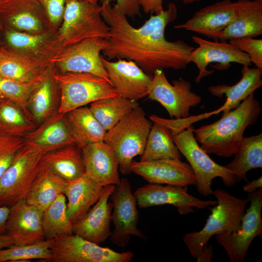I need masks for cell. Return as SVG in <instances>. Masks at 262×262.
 I'll list each match as a JSON object with an SVG mask.
<instances>
[{"label":"cell","instance_id":"cell-51","mask_svg":"<svg viewBox=\"0 0 262 262\" xmlns=\"http://www.w3.org/2000/svg\"><path fill=\"white\" fill-rule=\"evenodd\" d=\"M86 0L90 2L93 3H98V2L99 1H100V0Z\"/></svg>","mask_w":262,"mask_h":262},{"label":"cell","instance_id":"cell-34","mask_svg":"<svg viewBox=\"0 0 262 262\" xmlns=\"http://www.w3.org/2000/svg\"><path fill=\"white\" fill-rule=\"evenodd\" d=\"M152 122L153 123L140 161L164 158L180 160L181 154L173 141L170 130L160 123Z\"/></svg>","mask_w":262,"mask_h":262},{"label":"cell","instance_id":"cell-46","mask_svg":"<svg viewBox=\"0 0 262 262\" xmlns=\"http://www.w3.org/2000/svg\"><path fill=\"white\" fill-rule=\"evenodd\" d=\"M262 188V177L260 176L258 179L247 182L243 186L244 192L251 193L259 188Z\"/></svg>","mask_w":262,"mask_h":262},{"label":"cell","instance_id":"cell-30","mask_svg":"<svg viewBox=\"0 0 262 262\" xmlns=\"http://www.w3.org/2000/svg\"><path fill=\"white\" fill-rule=\"evenodd\" d=\"M42 162L67 182L84 175L82 148L75 144L43 154Z\"/></svg>","mask_w":262,"mask_h":262},{"label":"cell","instance_id":"cell-13","mask_svg":"<svg viewBox=\"0 0 262 262\" xmlns=\"http://www.w3.org/2000/svg\"><path fill=\"white\" fill-rule=\"evenodd\" d=\"M110 197L113 205L111 221L114 226L109 238L111 242L124 247L129 243L131 235L146 239L145 235L137 227L139 212L137 201L129 181L122 179L115 186Z\"/></svg>","mask_w":262,"mask_h":262},{"label":"cell","instance_id":"cell-11","mask_svg":"<svg viewBox=\"0 0 262 262\" xmlns=\"http://www.w3.org/2000/svg\"><path fill=\"white\" fill-rule=\"evenodd\" d=\"M191 83L180 79L170 83L164 70L158 69L152 75L148 87L147 96L149 99L160 103L171 117L178 118L190 116L192 107L202 101L201 96L193 92Z\"/></svg>","mask_w":262,"mask_h":262},{"label":"cell","instance_id":"cell-22","mask_svg":"<svg viewBox=\"0 0 262 262\" xmlns=\"http://www.w3.org/2000/svg\"><path fill=\"white\" fill-rule=\"evenodd\" d=\"M237 15L235 1L223 0L197 11L185 23L174 28L184 29L214 39Z\"/></svg>","mask_w":262,"mask_h":262},{"label":"cell","instance_id":"cell-39","mask_svg":"<svg viewBox=\"0 0 262 262\" xmlns=\"http://www.w3.org/2000/svg\"><path fill=\"white\" fill-rule=\"evenodd\" d=\"M46 74L30 82H19L0 76V94L6 99L19 105L31 118L27 108V102L32 92Z\"/></svg>","mask_w":262,"mask_h":262},{"label":"cell","instance_id":"cell-31","mask_svg":"<svg viewBox=\"0 0 262 262\" xmlns=\"http://www.w3.org/2000/svg\"><path fill=\"white\" fill-rule=\"evenodd\" d=\"M75 145L84 146L104 141L106 131L96 118L89 107L82 106L66 114Z\"/></svg>","mask_w":262,"mask_h":262},{"label":"cell","instance_id":"cell-50","mask_svg":"<svg viewBox=\"0 0 262 262\" xmlns=\"http://www.w3.org/2000/svg\"><path fill=\"white\" fill-rule=\"evenodd\" d=\"M3 25L2 22L1 20V18L0 17V33H1V32L3 31ZM1 45H2V42H1V41L0 38V46H1Z\"/></svg>","mask_w":262,"mask_h":262},{"label":"cell","instance_id":"cell-1","mask_svg":"<svg viewBox=\"0 0 262 262\" xmlns=\"http://www.w3.org/2000/svg\"><path fill=\"white\" fill-rule=\"evenodd\" d=\"M101 15L110 27V37L102 51L108 60L124 59L135 62L146 73L152 76L158 69L186 68L195 49L184 41L167 40L166 26L178 16L176 5L170 2L158 14H151L138 28L127 16L115 11L111 3H101Z\"/></svg>","mask_w":262,"mask_h":262},{"label":"cell","instance_id":"cell-15","mask_svg":"<svg viewBox=\"0 0 262 262\" xmlns=\"http://www.w3.org/2000/svg\"><path fill=\"white\" fill-rule=\"evenodd\" d=\"M193 41L198 45L195 48L190 56V62L195 64L198 73L195 82L198 83L203 78L213 73V70L207 69L212 63H217L215 68L227 69L231 63L241 64L243 66H251L252 63L247 54L237 47L227 41H212L193 35Z\"/></svg>","mask_w":262,"mask_h":262},{"label":"cell","instance_id":"cell-24","mask_svg":"<svg viewBox=\"0 0 262 262\" xmlns=\"http://www.w3.org/2000/svg\"><path fill=\"white\" fill-rule=\"evenodd\" d=\"M23 139L25 144L37 147L43 154L75 144L66 114L58 112L37 126Z\"/></svg>","mask_w":262,"mask_h":262},{"label":"cell","instance_id":"cell-53","mask_svg":"<svg viewBox=\"0 0 262 262\" xmlns=\"http://www.w3.org/2000/svg\"><path fill=\"white\" fill-rule=\"evenodd\" d=\"M0 51H1V46H0Z\"/></svg>","mask_w":262,"mask_h":262},{"label":"cell","instance_id":"cell-55","mask_svg":"<svg viewBox=\"0 0 262 262\" xmlns=\"http://www.w3.org/2000/svg\"></svg>","mask_w":262,"mask_h":262},{"label":"cell","instance_id":"cell-49","mask_svg":"<svg viewBox=\"0 0 262 262\" xmlns=\"http://www.w3.org/2000/svg\"><path fill=\"white\" fill-rule=\"evenodd\" d=\"M182 2L184 4H190L196 1H199L201 0H179Z\"/></svg>","mask_w":262,"mask_h":262},{"label":"cell","instance_id":"cell-28","mask_svg":"<svg viewBox=\"0 0 262 262\" xmlns=\"http://www.w3.org/2000/svg\"><path fill=\"white\" fill-rule=\"evenodd\" d=\"M242 77L233 85L219 84L209 87V92L214 97L222 98L225 95L227 99L222 106L223 113L237 107L250 94L262 86V69L258 67L250 68L243 66L241 69Z\"/></svg>","mask_w":262,"mask_h":262},{"label":"cell","instance_id":"cell-45","mask_svg":"<svg viewBox=\"0 0 262 262\" xmlns=\"http://www.w3.org/2000/svg\"><path fill=\"white\" fill-rule=\"evenodd\" d=\"M10 209L8 206H0V234H6V224Z\"/></svg>","mask_w":262,"mask_h":262},{"label":"cell","instance_id":"cell-40","mask_svg":"<svg viewBox=\"0 0 262 262\" xmlns=\"http://www.w3.org/2000/svg\"><path fill=\"white\" fill-rule=\"evenodd\" d=\"M24 145L23 138L0 134V178Z\"/></svg>","mask_w":262,"mask_h":262},{"label":"cell","instance_id":"cell-5","mask_svg":"<svg viewBox=\"0 0 262 262\" xmlns=\"http://www.w3.org/2000/svg\"><path fill=\"white\" fill-rule=\"evenodd\" d=\"M110 29L102 16L101 5L84 0H67L56 34L63 49L88 38L107 39Z\"/></svg>","mask_w":262,"mask_h":262},{"label":"cell","instance_id":"cell-12","mask_svg":"<svg viewBox=\"0 0 262 262\" xmlns=\"http://www.w3.org/2000/svg\"><path fill=\"white\" fill-rule=\"evenodd\" d=\"M106 46L105 39L88 38L65 47L51 63L61 73H89L110 81L100 54Z\"/></svg>","mask_w":262,"mask_h":262},{"label":"cell","instance_id":"cell-2","mask_svg":"<svg viewBox=\"0 0 262 262\" xmlns=\"http://www.w3.org/2000/svg\"><path fill=\"white\" fill-rule=\"evenodd\" d=\"M261 112L260 103L252 93L237 107L223 113L217 121L193 128V131L208 154L230 157L237 151L246 128L257 122Z\"/></svg>","mask_w":262,"mask_h":262},{"label":"cell","instance_id":"cell-4","mask_svg":"<svg viewBox=\"0 0 262 262\" xmlns=\"http://www.w3.org/2000/svg\"><path fill=\"white\" fill-rule=\"evenodd\" d=\"M152 123L138 106L106 131L104 142L115 155L122 174H130L133 158L143 153Z\"/></svg>","mask_w":262,"mask_h":262},{"label":"cell","instance_id":"cell-7","mask_svg":"<svg viewBox=\"0 0 262 262\" xmlns=\"http://www.w3.org/2000/svg\"><path fill=\"white\" fill-rule=\"evenodd\" d=\"M53 76L60 89L59 113L66 114L98 99L118 97L110 81L91 73H61L55 67Z\"/></svg>","mask_w":262,"mask_h":262},{"label":"cell","instance_id":"cell-36","mask_svg":"<svg viewBox=\"0 0 262 262\" xmlns=\"http://www.w3.org/2000/svg\"><path fill=\"white\" fill-rule=\"evenodd\" d=\"M36 127L16 103L7 99L0 103V134L23 138Z\"/></svg>","mask_w":262,"mask_h":262},{"label":"cell","instance_id":"cell-16","mask_svg":"<svg viewBox=\"0 0 262 262\" xmlns=\"http://www.w3.org/2000/svg\"><path fill=\"white\" fill-rule=\"evenodd\" d=\"M140 208L165 204L175 207L180 214L186 215L195 211L214 206L216 200H202L190 195L187 186L162 185L149 183L137 188L133 193Z\"/></svg>","mask_w":262,"mask_h":262},{"label":"cell","instance_id":"cell-20","mask_svg":"<svg viewBox=\"0 0 262 262\" xmlns=\"http://www.w3.org/2000/svg\"><path fill=\"white\" fill-rule=\"evenodd\" d=\"M43 212L20 200L10 207L6 224V234L14 245L33 244L45 238L42 223Z\"/></svg>","mask_w":262,"mask_h":262},{"label":"cell","instance_id":"cell-47","mask_svg":"<svg viewBox=\"0 0 262 262\" xmlns=\"http://www.w3.org/2000/svg\"><path fill=\"white\" fill-rule=\"evenodd\" d=\"M213 256V249L211 247L205 246L200 257L196 259L197 262H211V258Z\"/></svg>","mask_w":262,"mask_h":262},{"label":"cell","instance_id":"cell-41","mask_svg":"<svg viewBox=\"0 0 262 262\" xmlns=\"http://www.w3.org/2000/svg\"><path fill=\"white\" fill-rule=\"evenodd\" d=\"M241 50L247 54L251 63L262 69V39L251 37L235 38L229 40Z\"/></svg>","mask_w":262,"mask_h":262},{"label":"cell","instance_id":"cell-8","mask_svg":"<svg viewBox=\"0 0 262 262\" xmlns=\"http://www.w3.org/2000/svg\"><path fill=\"white\" fill-rule=\"evenodd\" d=\"M43 153L25 143L0 178V206L25 199L42 164Z\"/></svg>","mask_w":262,"mask_h":262},{"label":"cell","instance_id":"cell-38","mask_svg":"<svg viewBox=\"0 0 262 262\" xmlns=\"http://www.w3.org/2000/svg\"><path fill=\"white\" fill-rule=\"evenodd\" d=\"M51 240L42 241L28 245H13L0 249V262H29L39 259L48 262L52 257L50 249Z\"/></svg>","mask_w":262,"mask_h":262},{"label":"cell","instance_id":"cell-27","mask_svg":"<svg viewBox=\"0 0 262 262\" xmlns=\"http://www.w3.org/2000/svg\"><path fill=\"white\" fill-rule=\"evenodd\" d=\"M103 188L85 175L67 182L64 195L68 200L66 203L67 214L73 224L97 202Z\"/></svg>","mask_w":262,"mask_h":262},{"label":"cell","instance_id":"cell-26","mask_svg":"<svg viewBox=\"0 0 262 262\" xmlns=\"http://www.w3.org/2000/svg\"><path fill=\"white\" fill-rule=\"evenodd\" d=\"M54 66L31 93L27 108L33 120L38 126L58 112L60 101V89L54 77Z\"/></svg>","mask_w":262,"mask_h":262},{"label":"cell","instance_id":"cell-17","mask_svg":"<svg viewBox=\"0 0 262 262\" xmlns=\"http://www.w3.org/2000/svg\"><path fill=\"white\" fill-rule=\"evenodd\" d=\"M0 17L3 28L32 34L53 32L38 0L0 1Z\"/></svg>","mask_w":262,"mask_h":262},{"label":"cell","instance_id":"cell-9","mask_svg":"<svg viewBox=\"0 0 262 262\" xmlns=\"http://www.w3.org/2000/svg\"><path fill=\"white\" fill-rule=\"evenodd\" d=\"M49 262H129L131 251L116 252L74 234L58 235L51 240Z\"/></svg>","mask_w":262,"mask_h":262},{"label":"cell","instance_id":"cell-19","mask_svg":"<svg viewBox=\"0 0 262 262\" xmlns=\"http://www.w3.org/2000/svg\"><path fill=\"white\" fill-rule=\"evenodd\" d=\"M109 79L119 97L137 101L147 96L152 76L146 73L135 62L124 59L111 61L101 56Z\"/></svg>","mask_w":262,"mask_h":262},{"label":"cell","instance_id":"cell-33","mask_svg":"<svg viewBox=\"0 0 262 262\" xmlns=\"http://www.w3.org/2000/svg\"><path fill=\"white\" fill-rule=\"evenodd\" d=\"M54 65L44 66L20 56L1 46L0 76L11 80L30 82L46 74Z\"/></svg>","mask_w":262,"mask_h":262},{"label":"cell","instance_id":"cell-14","mask_svg":"<svg viewBox=\"0 0 262 262\" xmlns=\"http://www.w3.org/2000/svg\"><path fill=\"white\" fill-rule=\"evenodd\" d=\"M2 32L3 47L42 66H53L51 60L63 49L52 31L32 34L4 28Z\"/></svg>","mask_w":262,"mask_h":262},{"label":"cell","instance_id":"cell-35","mask_svg":"<svg viewBox=\"0 0 262 262\" xmlns=\"http://www.w3.org/2000/svg\"><path fill=\"white\" fill-rule=\"evenodd\" d=\"M138 106L137 101L118 96L98 99L90 103L89 108L107 131Z\"/></svg>","mask_w":262,"mask_h":262},{"label":"cell","instance_id":"cell-43","mask_svg":"<svg viewBox=\"0 0 262 262\" xmlns=\"http://www.w3.org/2000/svg\"><path fill=\"white\" fill-rule=\"evenodd\" d=\"M101 3H111L115 1L112 7L116 12L133 17L140 16V8L139 0H100Z\"/></svg>","mask_w":262,"mask_h":262},{"label":"cell","instance_id":"cell-6","mask_svg":"<svg viewBox=\"0 0 262 262\" xmlns=\"http://www.w3.org/2000/svg\"><path fill=\"white\" fill-rule=\"evenodd\" d=\"M192 125L172 135L173 141L186 159L196 178L198 192L203 196L213 195V180L220 178L225 185L230 187L237 182L234 173L225 166L213 161L198 144Z\"/></svg>","mask_w":262,"mask_h":262},{"label":"cell","instance_id":"cell-37","mask_svg":"<svg viewBox=\"0 0 262 262\" xmlns=\"http://www.w3.org/2000/svg\"><path fill=\"white\" fill-rule=\"evenodd\" d=\"M42 223L45 239L52 240L58 235L73 234V224L67 214L64 194L59 195L44 211Z\"/></svg>","mask_w":262,"mask_h":262},{"label":"cell","instance_id":"cell-48","mask_svg":"<svg viewBox=\"0 0 262 262\" xmlns=\"http://www.w3.org/2000/svg\"><path fill=\"white\" fill-rule=\"evenodd\" d=\"M14 245L11 237L7 234H0V249Z\"/></svg>","mask_w":262,"mask_h":262},{"label":"cell","instance_id":"cell-25","mask_svg":"<svg viewBox=\"0 0 262 262\" xmlns=\"http://www.w3.org/2000/svg\"><path fill=\"white\" fill-rule=\"evenodd\" d=\"M237 15L235 20L214 38L221 41L262 34V0L235 1Z\"/></svg>","mask_w":262,"mask_h":262},{"label":"cell","instance_id":"cell-29","mask_svg":"<svg viewBox=\"0 0 262 262\" xmlns=\"http://www.w3.org/2000/svg\"><path fill=\"white\" fill-rule=\"evenodd\" d=\"M67 183L42 162L25 200L43 212L59 195L64 194Z\"/></svg>","mask_w":262,"mask_h":262},{"label":"cell","instance_id":"cell-10","mask_svg":"<svg viewBox=\"0 0 262 262\" xmlns=\"http://www.w3.org/2000/svg\"><path fill=\"white\" fill-rule=\"evenodd\" d=\"M247 198L250 206L238 227L231 232L215 235L217 243L231 262H243L254 238L262 235V188L248 193Z\"/></svg>","mask_w":262,"mask_h":262},{"label":"cell","instance_id":"cell-42","mask_svg":"<svg viewBox=\"0 0 262 262\" xmlns=\"http://www.w3.org/2000/svg\"><path fill=\"white\" fill-rule=\"evenodd\" d=\"M38 0L46 13L52 30L56 32L62 23L67 0Z\"/></svg>","mask_w":262,"mask_h":262},{"label":"cell","instance_id":"cell-21","mask_svg":"<svg viewBox=\"0 0 262 262\" xmlns=\"http://www.w3.org/2000/svg\"><path fill=\"white\" fill-rule=\"evenodd\" d=\"M115 186L103 187L97 202L73 224V234L99 245L110 238L113 205L108 200Z\"/></svg>","mask_w":262,"mask_h":262},{"label":"cell","instance_id":"cell-32","mask_svg":"<svg viewBox=\"0 0 262 262\" xmlns=\"http://www.w3.org/2000/svg\"><path fill=\"white\" fill-rule=\"evenodd\" d=\"M234 155V159L225 166L234 173L237 182L247 181L248 171L262 167V133L244 136Z\"/></svg>","mask_w":262,"mask_h":262},{"label":"cell","instance_id":"cell-18","mask_svg":"<svg viewBox=\"0 0 262 262\" xmlns=\"http://www.w3.org/2000/svg\"><path fill=\"white\" fill-rule=\"evenodd\" d=\"M132 172L149 183L179 186L196 185L195 175L189 164L179 159H160L147 161H132Z\"/></svg>","mask_w":262,"mask_h":262},{"label":"cell","instance_id":"cell-23","mask_svg":"<svg viewBox=\"0 0 262 262\" xmlns=\"http://www.w3.org/2000/svg\"><path fill=\"white\" fill-rule=\"evenodd\" d=\"M81 148L86 176L102 187L120 183L118 161L104 141L89 144Z\"/></svg>","mask_w":262,"mask_h":262},{"label":"cell","instance_id":"cell-44","mask_svg":"<svg viewBox=\"0 0 262 262\" xmlns=\"http://www.w3.org/2000/svg\"><path fill=\"white\" fill-rule=\"evenodd\" d=\"M139 3L146 14H158L164 10L163 0H139Z\"/></svg>","mask_w":262,"mask_h":262},{"label":"cell","instance_id":"cell-3","mask_svg":"<svg viewBox=\"0 0 262 262\" xmlns=\"http://www.w3.org/2000/svg\"><path fill=\"white\" fill-rule=\"evenodd\" d=\"M213 195L217 202L210 208L211 213L203 228L186 233L182 238L190 254L196 259L212 236L231 232L238 227L249 202L247 197L242 199L221 189L213 190Z\"/></svg>","mask_w":262,"mask_h":262},{"label":"cell","instance_id":"cell-52","mask_svg":"<svg viewBox=\"0 0 262 262\" xmlns=\"http://www.w3.org/2000/svg\"><path fill=\"white\" fill-rule=\"evenodd\" d=\"M6 98H4L0 94V103L3 101Z\"/></svg>","mask_w":262,"mask_h":262},{"label":"cell","instance_id":"cell-54","mask_svg":"<svg viewBox=\"0 0 262 262\" xmlns=\"http://www.w3.org/2000/svg\"><path fill=\"white\" fill-rule=\"evenodd\" d=\"M2 0H0V1H2Z\"/></svg>","mask_w":262,"mask_h":262}]
</instances>
